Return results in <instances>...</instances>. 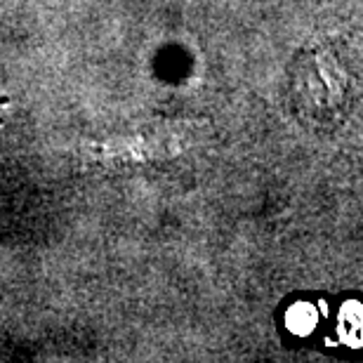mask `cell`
<instances>
[{
    "label": "cell",
    "mask_w": 363,
    "mask_h": 363,
    "mask_svg": "<svg viewBox=\"0 0 363 363\" xmlns=\"http://www.w3.org/2000/svg\"><path fill=\"white\" fill-rule=\"evenodd\" d=\"M316 309L311 307V304H295V307H290L288 311V316H286V323H288V328L297 333V335H309L311 330H314V325H316Z\"/></svg>",
    "instance_id": "cell-2"
},
{
    "label": "cell",
    "mask_w": 363,
    "mask_h": 363,
    "mask_svg": "<svg viewBox=\"0 0 363 363\" xmlns=\"http://www.w3.org/2000/svg\"><path fill=\"white\" fill-rule=\"evenodd\" d=\"M340 335L352 347L363 345V304H345V309L340 311Z\"/></svg>",
    "instance_id": "cell-1"
}]
</instances>
